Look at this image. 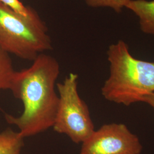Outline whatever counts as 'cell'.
Segmentation results:
<instances>
[{"mask_svg":"<svg viewBox=\"0 0 154 154\" xmlns=\"http://www.w3.org/2000/svg\"><path fill=\"white\" fill-rule=\"evenodd\" d=\"M77 74L71 72L57 83L58 104L53 128L74 143H82L95 131L88 106L78 91Z\"/></svg>","mask_w":154,"mask_h":154,"instance_id":"277c9868","label":"cell"},{"mask_svg":"<svg viewBox=\"0 0 154 154\" xmlns=\"http://www.w3.org/2000/svg\"><path fill=\"white\" fill-rule=\"evenodd\" d=\"M0 2L24 17H30L38 14L33 8L25 5L20 0H0Z\"/></svg>","mask_w":154,"mask_h":154,"instance_id":"9c48e42d","label":"cell"},{"mask_svg":"<svg viewBox=\"0 0 154 154\" xmlns=\"http://www.w3.org/2000/svg\"><path fill=\"white\" fill-rule=\"evenodd\" d=\"M141 102L147 103L154 110V91L143 97Z\"/></svg>","mask_w":154,"mask_h":154,"instance_id":"8fae6325","label":"cell"},{"mask_svg":"<svg viewBox=\"0 0 154 154\" xmlns=\"http://www.w3.org/2000/svg\"><path fill=\"white\" fill-rule=\"evenodd\" d=\"M15 72L9 54L0 48V91L10 90Z\"/></svg>","mask_w":154,"mask_h":154,"instance_id":"ba28073f","label":"cell"},{"mask_svg":"<svg viewBox=\"0 0 154 154\" xmlns=\"http://www.w3.org/2000/svg\"><path fill=\"white\" fill-rule=\"evenodd\" d=\"M107 55L110 75L101 88L105 99L128 106L154 92V62L134 58L122 40L111 45Z\"/></svg>","mask_w":154,"mask_h":154,"instance_id":"7a4b0ae2","label":"cell"},{"mask_svg":"<svg viewBox=\"0 0 154 154\" xmlns=\"http://www.w3.org/2000/svg\"><path fill=\"white\" fill-rule=\"evenodd\" d=\"M0 48L22 60L33 62L52 49L48 28L38 14L24 17L0 2Z\"/></svg>","mask_w":154,"mask_h":154,"instance_id":"3957f363","label":"cell"},{"mask_svg":"<svg viewBox=\"0 0 154 154\" xmlns=\"http://www.w3.org/2000/svg\"><path fill=\"white\" fill-rule=\"evenodd\" d=\"M60 72L54 57L39 54L32 65L16 71L10 90L21 100L23 110L21 116L5 114V119L16 126L24 138L36 135L52 128L58 104L55 83Z\"/></svg>","mask_w":154,"mask_h":154,"instance_id":"6da1fadb","label":"cell"},{"mask_svg":"<svg viewBox=\"0 0 154 154\" xmlns=\"http://www.w3.org/2000/svg\"><path fill=\"white\" fill-rule=\"evenodd\" d=\"M127 0H85L86 4L91 8H110L119 13L125 8Z\"/></svg>","mask_w":154,"mask_h":154,"instance_id":"30bf717a","label":"cell"},{"mask_svg":"<svg viewBox=\"0 0 154 154\" xmlns=\"http://www.w3.org/2000/svg\"><path fill=\"white\" fill-rule=\"evenodd\" d=\"M24 138L19 132L6 128L0 132V154H21Z\"/></svg>","mask_w":154,"mask_h":154,"instance_id":"52a82bcc","label":"cell"},{"mask_svg":"<svg viewBox=\"0 0 154 154\" xmlns=\"http://www.w3.org/2000/svg\"><path fill=\"white\" fill-rule=\"evenodd\" d=\"M125 8L138 16L143 33L154 35V0H127Z\"/></svg>","mask_w":154,"mask_h":154,"instance_id":"8992f818","label":"cell"},{"mask_svg":"<svg viewBox=\"0 0 154 154\" xmlns=\"http://www.w3.org/2000/svg\"><path fill=\"white\" fill-rule=\"evenodd\" d=\"M143 149L138 137L122 123L106 124L82 143L80 154H140Z\"/></svg>","mask_w":154,"mask_h":154,"instance_id":"5b68a950","label":"cell"}]
</instances>
